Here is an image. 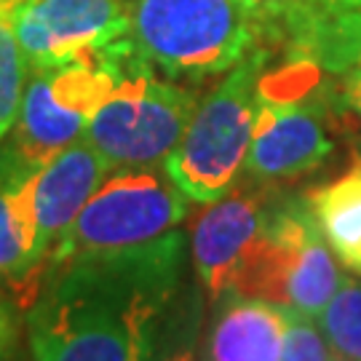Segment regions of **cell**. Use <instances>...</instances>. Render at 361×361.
<instances>
[{
  "instance_id": "obj_14",
  "label": "cell",
  "mask_w": 361,
  "mask_h": 361,
  "mask_svg": "<svg viewBox=\"0 0 361 361\" xmlns=\"http://www.w3.org/2000/svg\"><path fill=\"white\" fill-rule=\"evenodd\" d=\"M308 204L337 262L361 276V155L340 177L319 185Z\"/></svg>"
},
{
  "instance_id": "obj_9",
  "label": "cell",
  "mask_w": 361,
  "mask_h": 361,
  "mask_svg": "<svg viewBox=\"0 0 361 361\" xmlns=\"http://www.w3.org/2000/svg\"><path fill=\"white\" fill-rule=\"evenodd\" d=\"M11 25L30 73L129 46V0H22Z\"/></svg>"
},
{
  "instance_id": "obj_6",
  "label": "cell",
  "mask_w": 361,
  "mask_h": 361,
  "mask_svg": "<svg viewBox=\"0 0 361 361\" xmlns=\"http://www.w3.org/2000/svg\"><path fill=\"white\" fill-rule=\"evenodd\" d=\"M343 279L310 204L286 198L268 209L265 225L235 281V292L319 319Z\"/></svg>"
},
{
  "instance_id": "obj_11",
  "label": "cell",
  "mask_w": 361,
  "mask_h": 361,
  "mask_svg": "<svg viewBox=\"0 0 361 361\" xmlns=\"http://www.w3.org/2000/svg\"><path fill=\"white\" fill-rule=\"evenodd\" d=\"M110 161L83 137L32 171V207L43 259L110 174Z\"/></svg>"
},
{
  "instance_id": "obj_22",
  "label": "cell",
  "mask_w": 361,
  "mask_h": 361,
  "mask_svg": "<svg viewBox=\"0 0 361 361\" xmlns=\"http://www.w3.org/2000/svg\"><path fill=\"white\" fill-rule=\"evenodd\" d=\"M19 3H22V0H0V6H3V8H8V13H11Z\"/></svg>"
},
{
  "instance_id": "obj_8",
  "label": "cell",
  "mask_w": 361,
  "mask_h": 361,
  "mask_svg": "<svg viewBox=\"0 0 361 361\" xmlns=\"http://www.w3.org/2000/svg\"><path fill=\"white\" fill-rule=\"evenodd\" d=\"M198 97L158 78L150 65L131 67L91 118L86 140L110 161V166H161L177 147Z\"/></svg>"
},
{
  "instance_id": "obj_25",
  "label": "cell",
  "mask_w": 361,
  "mask_h": 361,
  "mask_svg": "<svg viewBox=\"0 0 361 361\" xmlns=\"http://www.w3.org/2000/svg\"><path fill=\"white\" fill-rule=\"evenodd\" d=\"M359 155H361V153H359Z\"/></svg>"
},
{
  "instance_id": "obj_1",
  "label": "cell",
  "mask_w": 361,
  "mask_h": 361,
  "mask_svg": "<svg viewBox=\"0 0 361 361\" xmlns=\"http://www.w3.org/2000/svg\"><path fill=\"white\" fill-rule=\"evenodd\" d=\"M185 235L49 265L27 313L32 361H147L182 297Z\"/></svg>"
},
{
  "instance_id": "obj_3",
  "label": "cell",
  "mask_w": 361,
  "mask_h": 361,
  "mask_svg": "<svg viewBox=\"0 0 361 361\" xmlns=\"http://www.w3.org/2000/svg\"><path fill=\"white\" fill-rule=\"evenodd\" d=\"M268 62L271 51L262 43L228 70L219 86L198 99L182 140L161 164L193 204H212L231 193L244 174Z\"/></svg>"
},
{
  "instance_id": "obj_20",
  "label": "cell",
  "mask_w": 361,
  "mask_h": 361,
  "mask_svg": "<svg viewBox=\"0 0 361 361\" xmlns=\"http://www.w3.org/2000/svg\"><path fill=\"white\" fill-rule=\"evenodd\" d=\"M335 102H337V113L353 118L356 126L361 129V67L337 75Z\"/></svg>"
},
{
  "instance_id": "obj_4",
  "label": "cell",
  "mask_w": 361,
  "mask_h": 361,
  "mask_svg": "<svg viewBox=\"0 0 361 361\" xmlns=\"http://www.w3.org/2000/svg\"><path fill=\"white\" fill-rule=\"evenodd\" d=\"M322 75L324 70L292 56L281 70H265L244 169L249 180L259 185L289 182L332 158L329 118L337 113V102L335 89H324Z\"/></svg>"
},
{
  "instance_id": "obj_24",
  "label": "cell",
  "mask_w": 361,
  "mask_h": 361,
  "mask_svg": "<svg viewBox=\"0 0 361 361\" xmlns=\"http://www.w3.org/2000/svg\"><path fill=\"white\" fill-rule=\"evenodd\" d=\"M337 361H353V359H343V356H337Z\"/></svg>"
},
{
  "instance_id": "obj_21",
  "label": "cell",
  "mask_w": 361,
  "mask_h": 361,
  "mask_svg": "<svg viewBox=\"0 0 361 361\" xmlns=\"http://www.w3.org/2000/svg\"><path fill=\"white\" fill-rule=\"evenodd\" d=\"M16 348V319L11 305L0 295V361H11Z\"/></svg>"
},
{
  "instance_id": "obj_12",
  "label": "cell",
  "mask_w": 361,
  "mask_h": 361,
  "mask_svg": "<svg viewBox=\"0 0 361 361\" xmlns=\"http://www.w3.org/2000/svg\"><path fill=\"white\" fill-rule=\"evenodd\" d=\"M207 335V361H279L289 308L262 297H222Z\"/></svg>"
},
{
  "instance_id": "obj_19",
  "label": "cell",
  "mask_w": 361,
  "mask_h": 361,
  "mask_svg": "<svg viewBox=\"0 0 361 361\" xmlns=\"http://www.w3.org/2000/svg\"><path fill=\"white\" fill-rule=\"evenodd\" d=\"M238 3L262 22V27L268 30V38L281 40L300 16L319 8L326 0H238Z\"/></svg>"
},
{
  "instance_id": "obj_2",
  "label": "cell",
  "mask_w": 361,
  "mask_h": 361,
  "mask_svg": "<svg viewBox=\"0 0 361 361\" xmlns=\"http://www.w3.org/2000/svg\"><path fill=\"white\" fill-rule=\"evenodd\" d=\"M129 40L155 73L204 80L233 70L271 38L238 0H129Z\"/></svg>"
},
{
  "instance_id": "obj_10",
  "label": "cell",
  "mask_w": 361,
  "mask_h": 361,
  "mask_svg": "<svg viewBox=\"0 0 361 361\" xmlns=\"http://www.w3.org/2000/svg\"><path fill=\"white\" fill-rule=\"evenodd\" d=\"M271 201L255 190H231L207 204L190 233L198 284L212 305L235 292L246 257L265 225Z\"/></svg>"
},
{
  "instance_id": "obj_18",
  "label": "cell",
  "mask_w": 361,
  "mask_h": 361,
  "mask_svg": "<svg viewBox=\"0 0 361 361\" xmlns=\"http://www.w3.org/2000/svg\"><path fill=\"white\" fill-rule=\"evenodd\" d=\"M279 361H337V353L316 319L289 308V324Z\"/></svg>"
},
{
  "instance_id": "obj_17",
  "label": "cell",
  "mask_w": 361,
  "mask_h": 361,
  "mask_svg": "<svg viewBox=\"0 0 361 361\" xmlns=\"http://www.w3.org/2000/svg\"><path fill=\"white\" fill-rule=\"evenodd\" d=\"M201 335V295L182 292L164 335L147 361H195Z\"/></svg>"
},
{
  "instance_id": "obj_7",
  "label": "cell",
  "mask_w": 361,
  "mask_h": 361,
  "mask_svg": "<svg viewBox=\"0 0 361 361\" xmlns=\"http://www.w3.org/2000/svg\"><path fill=\"white\" fill-rule=\"evenodd\" d=\"M188 201L164 166L110 169L75 222L51 246L46 262L150 244L180 228L190 209Z\"/></svg>"
},
{
  "instance_id": "obj_16",
  "label": "cell",
  "mask_w": 361,
  "mask_h": 361,
  "mask_svg": "<svg viewBox=\"0 0 361 361\" xmlns=\"http://www.w3.org/2000/svg\"><path fill=\"white\" fill-rule=\"evenodd\" d=\"M27 75L30 70L13 32L11 13L0 6V142L11 134L13 123L19 118Z\"/></svg>"
},
{
  "instance_id": "obj_23",
  "label": "cell",
  "mask_w": 361,
  "mask_h": 361,
  "mask_svg": "<svg viewBox=\"0 0 361 361\" xmlns=\"http://www.w3.org/2000/svg\"><path fill=\"white\" fill-rule=\"evenodd\" d=\"M332 3H337V6H356V8H361V0H332Z\"/></svg>"
},
{
  "instance_id": "obj_13",
  "label": "cell",
  "mask_w": 361,
  "mask_h": 361,
  "mask_svg": "<svg viewBox=\"0 0 361 361\" xmlns=\"http://www.w3.org/2000/svg\"><path fill=\"white\" fill-rule=\"evenodd\" d=\"M281 43L292 59L310 62L329 75L361 67V8L332 0L300 16Z\"/></svg>"
},
{
  "instance_id": "obj_5",
  "label": "cell",
  "mask_w": 361,
  "mask_h": 361,
  "mask_svg": "<svg viewBox=\"0 0 361 361\" xmlns=\"http://www.w3.org/2000/svg\"><path fill=\"white\" fill-rule=\"evenodd\" d=\"M137 65L145 62L129 40L126 49L110 56L30 73L19 118L0 147L16 164L35 171L59 150L83 140L99 104Z\"/></svg>"
},
{
  "instance_id": "obj_15",
  "label": "cell",
  "mask_w": 361,
  "mask_h": 361,
  "mask_svg": "<svg viewBox=\"0 0 361 361\" xmlns=\"http://www.w3.org/2000/svg\"><path fill=\"white\" fill-rule=\"evenodd\" d=\"M316 322L337 356L361 361V276L343 279Z\"/></svg>"
}]
</instances>
